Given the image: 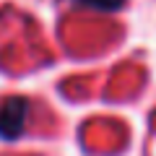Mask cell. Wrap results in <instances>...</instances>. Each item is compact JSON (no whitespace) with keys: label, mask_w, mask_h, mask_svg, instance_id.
Returning <instances> with one entry per match:
<instances>
[{"label":"cell","mask_w":156,"mask_h":156,"mask_svg":"<svg viewBox=\"0 0 156 156\" xmlns=\"http://www.w3.org/2000/svg\"><path fill=\"white\" fill-rule=\"evenodd\" d=\"M29 115V101L23 96H11L0 104V138L3 140H16L23 133Z\"/></svg>","instance_id":"cell-1"},{"label":"cell","mask_w":156,"mask_h":156,"mask_svg":"<svg viewBox=\"0 0 156 156\" xmlns=\"http://www.w3.org/2000/svg\"><path fill=\"white\" fill-rule=\"evenodd\" d=\"M73 3L83 8H96V11H120L125 5V0H73Z\"/></svg>","instance_id":"cell-2"}]
</instances>
